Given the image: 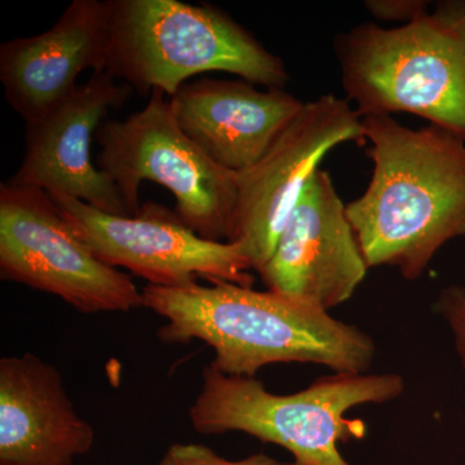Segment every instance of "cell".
<instances>
[{
    "label": "cell",
    "instance_id": "cell-1",
    "mask_svg": "<svg viewBox=\"0 0 465 465\" xmlns=\"http://www.w3.org/2000/svg\"><path fill=\"white\" fill-rule=\"evenodd\" d=\"M143 308L163 317L164 344L203 341L223 374L255 378L273 363H313L367 374L376 345L369 333L300 300L231 282L143 287Z\"/></svg>",
    "mask_w": 465,
    "mask_h": 465
},
{
    "label": "cell",
    "instance_id": "cell-2",
    "mask_svg": "<svg viewBox=\"0 0 465 465\" xmlns=\"http://www.w3.org/2000/svg\"><path fill=\"white\" fill-rule=\"evenodd\" d=\"M363 128L372 174L347 203L349 222L369 268L418 280L440 247L465 237V142L391 115L363 116Z\"/></svg>",
    "mask_w": 465,
    "mask_h": 465
},
{
    "label": "cell",
    "instance_id": "cell-3",
    "mask_svg": "<svg viewBox=\"0 0 465 465\" xmlns=\"http://www.w3.org/2000/svg\"><path fill=\"white\" fill-rule=\"evenodd\" d=\"M335 50L345 99L362 118L409 113L465 142V0H442L405 25L361 24Z\"/></svg>",
    "mask_w": 465,
    "mask_h": 465
},
{
    "label": "cell",
    "instance_id": "cell-4",
    "mask_svg": "<svg viewBox=\"0 0 465 465\" xmlns=\"http://www.w3.org/2000/svg\"><path fill=\"white\" fill-rule=\"evenodd\" d=\"M106 72L143 94L168 97L210 72L265 88L290 81L282 58L223 9L180 0H114Z\"/></svg>",
    "mask_w": 465,
    "mask_h": 465
},
{
    "label": "cell",
    "instance_id": "cell-5",
    "mask_svg": "<svg viewBox=\"0 0 465 465\" xmlns=\"http://www.w3.org/2000/svg\"><path fill=\"white\" fill-rule=\"evenodd\" d=\"M403 391L405 379L399 374L333 372L283 396L271 393L256 376L225 375L210 363L188 415L195 432L250 434L286 449L300 465H351L339 443L361 439L363 428L345 414L357 406L391 402Z\"/></svg>",
    "mask_w": 465,
    "mask_h": 465
},
{
    "label": "cell",
    "instance_id": "cell-6",
    "mask_svg": "<svg viewBox=\"0 0 465 465\" xmlns=\"http://www.w3.org/2000/svg\"><path fill=\"white\" fill-rule=\"evenodd\" d=\"M164 92L154 90L140 112L106 121L97 130V163L124 198L130 216L142 204L140 185L173 193L174 213L202 238L228 242L237 207L238 174L215 163L183 133Z\"/></svg>",
    "mask_w": 465,
    "mask_h": 465
},
{
    "label": "cell",
    "instance_id": "cell-7",
    "mask_svg": "<svg viewBox=\"0 0 465 465\" xmlns=\"http://www.w3.org/2000/svg\"><path fill=\"white\" fill-rule=\"evenodd\" d=\"M0 277L84 314L143 308L133 278L97 259L50 194L35 186L0 183Z\"/></svg>",
    "mask_w": 465,
    "mask_h": 465
},
{
    "label": "cell",
    "instance_id": "cell-8",
    "mask_svg": "<svg viewBox=\"0 0 465 465\" xmlns=\"http://www.w3.org/2000/svg\"><path fill=\"white\" fill-rule=\"evenodd\" d=\"M365 142L363 118L353 104L327 94L304 103L265 154L237 173V207L228 242L241 247L252 269L259 273L271 259L322 159L342 143Z\"/></svg>",
    "mask_w": 465,
    "mask_h": 465
},
{
    "label": "cell",
    "instance_id": "cell-9",
    "mask_svg": "<svg viewBox=\"0 0 465 465\" xmlns=\"http://www.w3.org/2000/svg\"><path fill=\"white\" fill-rule=\"evenodd\" d=\"M48 194L97 259L127 269L152 286H191L197 278L244 287L255 282L237 243L204 240L176 213L154 202L142 204L137 215L115 216L64 193Z\"/></svg>",
    "mask_w": 465,
    "mask_h": 465
},
{
    "label": "cell",
    "instance_id": "cell-10",
    "mask_svg": "<svg viewBox=\"0 0 465 465\" xmlns=\"http://www.w3.org/2000/svg\"><path fill=\"white\" fill-rule=\"evenodd\" d=\"M329 171L312 176L271 259L259 272L268 290L322 311L347 302L369 271Z\"/></svg>",
    "mask_w": 465,
    "mask_h": 465
},
{
    "label": "cell",
    "instance_id": "cell-11",
    "mask_svg": "<svg viewBox=\"0 0 465 465\" xmlns=\"http://www.w3.org/2000/svg\"><path fill=\"white\" fill-rule=\"evenodd\" d=\"M131 91L106 70L92 72L65 100L26 124L25 154L8 183L64 193L109 215L130 216L114 182L92 163L91 146L110 110L124 106Z\"/></svg>",
    "mask_w": 465,
    "mask_h": 465
},
{
    "label": "cell",
    "instance_id": "cell-12",
    "mask_svg": "<svg viewBox=\"0 0 465 465\" xmlns=\"http://www.w3.org/2000/svg\"><path fill=\"white\" fill-rule=\"evenodd\" d=\"M114 0H73L54 26L0 45L5 101L25 124L76 90V79L106 70Z\"/></svg>",
    "mask_w": 465,
    "mask_h": 465
},
{
    "label": "cell",
    "instance_id": "cell-13",
    "mask_svg": "<svg viewBox=\"0 0 465 465\" xmlns=\"http://www.w3.org/2000/svg\"><path fill=\"white\" fill-rule=\"evenodd\" d=\"M170 103L183 133L235 173L253 166L304 105L283 88L215 78L188 82Z\"/></svg>",
    "mask_w": 465,
    "mask_h": 465
},
{
    "label": "cell",
    "instance_id": "cell-14",
    "mask_svg": "<svg viewBox=\"0 0 465 465\" xmlns=\"http://www.w3.org/2000/svg\"><path fill=\"white\" fill-rule=\"evenodd\" d=\"M94 443L57 367L32 353L0 360V464L72 465Z\"/></svg>",
    "mask_w": 465,
    "mask_h": 465
},
{
    "label": "cell",
    "instance_id": "cell-15",
    "mask_svg": "<svg viewBox=\"0 0 465 465\" xmlns=\"http://www.w3.org/2000/svg\"><path fill=\"white\" fill-rule=\"evenodd\" d=\"M155 465H300L284 463L265 454H253L240 460L220 457L215 450L201 443L174 442Z\"/></svg>",
    "mask_w": 465,
    "mask_h": 465
},
{
    "label": "cell",
    "instance_id": "cell-16",
    "mask_svg": "<svg viewBox=\"0 0 465 465\" xmlns=\"http://www.w3.org/2000/svg\"><path fill=\"white\" fill-rule=\"evenodd\" d=\"M454 338L455 349L465 370V287L450 284L440 290L434 304Z\"/></svg>",
    "mask_w": 465,
    "mask_h": 465
},
{
    "label": "cell",
    "instance_id": "cell-17",
    "mask_svg": "<svg viewBox=\"0 0 465 465\" xmlns=\"http://www.w3.org/2000/svg\"><path fill=\"white\" fill-rule=\"evenodd\" d=\"M365 8L378 20L385 23H412L430 11L427 0H367Z\"/></svg>",
    "mask_w": 465,
    "mask_h": 465
},
{
    "label": "cell",
    "instance_id": "cell-18",
    "mask_svg": "<svg viewBox=\"0 0 465 465\" xmlns=\"http://www.w3.org/2000/svg\"><path fill=\"white\" fill-rule=\"evenodd\" d=\"M0 465H9V464H0Z\"/></svg>",
    "mask_w": 465,
    "mask_h": 465
}]
</instances>
